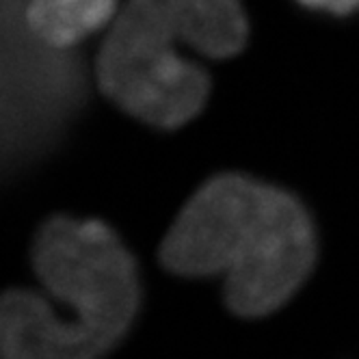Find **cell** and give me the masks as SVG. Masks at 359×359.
Here are the masks:
<instances>
[{"instance_id":"6da1fadb","label":"cell","mask_w":359,"mask_h":359,"mask_svg":"<svg viewBox=\"0 0 359 359\" xmlns=\"http://www.w3.org/2000/svg\"><path fill=\"white\" fill-rule=\"evenodd\" d=\"M316 253L314 221L294 193L245 173H219L177 212L158 258L171 275L223 277L227 310L262 318L299 292Z\"/></svg>"},{"instance_id":"7a4b0ae2","label":"cell","mask_w":359,"mask_h":359,"mask_svg":"<svg viewBox=\"0 0 359 359\" xmlns=\"http://www.w3.org/2000/svg\"><path fill=\"white\" fill-rule=\"evenodd\" d=\"M39 290H9L0 303V359H102L141 307L139 266L115 229L55 215L31 251Z\"/></svg>"},{"instance_id":"3957f363","label":"cell","mask_w":359,"mask_h":359,"mask_svg":"<svg viewBox=\"0 0 359 359\" xmlns=\"http://www.w3.org/2000/svg\"><path fill=\"white\" fill-rule=\"evenodd\" d=\"M247 35L241 0H128L100 48L97 85L130 117L175 130L210 95V76L180 55L177 43L208 59H229Z\"/></svg>"},{"instance_id":"277c9868","label":"cell","mask_w":359,"mask_h":359,"mask_svg":"<svg viewBox=\"0 0 359 359\" xmlns=\"http://www.w3.org/2000/svg\"><path fill=\"white\" fill-rule=\"evenodd\" d=\"M115 9L117 0H33L27 22L43 43L69 48L109 24Z\"/></svg>"},{"instance_id":"5b68a950","label":"cell","mask_w":359,"mask_h":359,"mask_svg":"<svg viewBox=\"0 0 359 359\" xmlns=\"http://www.w3.org/2000/svg\"><path fill=\"white\" fill-rule=\"evenodd\" d=\"M307 9L327 11L333 15H351L359 9V0H299Z\"/></svg>"}]
</instances>
